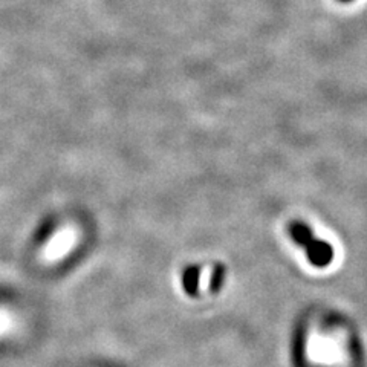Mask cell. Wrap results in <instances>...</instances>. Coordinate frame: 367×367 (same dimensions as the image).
<instances>
[{
  "mask_svg": "<svg viewBox=\"0 0 367 367\" xmlns=\"http://www.w3.org/2000/svg\"><path fill=\"white\" fill-rule=\"evenodd\" d=\"M290 236L294 242H297L301 248L306 251L308 261L314 266L325 268L334 261L332 245L317 239L312 229L303 222H292L290 225Z\"/></svg>",
  "mask_w": 367,
  "mask_h": 367,
  "instance_id": "1",
  "label": "cell"
},
{
  "mask_svg": "<svg viewBox=\"0 0 367 367\" xmlns=\"http://www.w3.org/2000/svg\"><path fill=\"white\" fill-rule=\"evenodd\" d=\"M199 276H200V270L199 266H189L184 271L182 274V286L185 292L189 294L190 297L198 296L199 291Z\"/></svg>",
  "mask_w": 367,
  "mask_h": 367,
  "instance_id": "2",
  "label": "cell"
},
{
  "mask_svg": "<svg viewBox=\"0 0 367 367\" xmlns=\"http://www.w3.org/2000/svg\"><path fill=\"white\" fill-rule=\"evenodd\" d=\"M222 279H224V268L218 266L213 276V291H218L219 286H222Z\"/></svg>",
  "mask_w": 367,
  "mask_h": 367,
  "instance_id": "3",
  "label": "cell"
},
{
  "mask_svg": "<svg viewBox=\"0 0 367 367\" xmlns=\"http://www.w3.org/2000/svg\"><path fill=\"white\" fill-rule=\"evenodd\" d=\"M344 2H349V0H344Z\"/></svg>",
  "mask_w": 367,
  "mask_h": 367,
  "instance_id": "4",
  "label": "cell"
}]
</instances>
